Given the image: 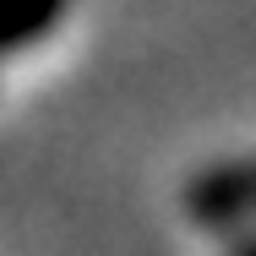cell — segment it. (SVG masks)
<instances>
[{"label": "cell", "mask_w": 256, "mask_h": 256, "mask_svg": "<svg viewBox=\"0 0 256 256\" xmlns=\"http://www.w3.org/2000/svg\"><path fill=\"white\" fill-rule=\"evenodd\" d=\"M71 0H0V54L11 50H28L60 22Z\"/></svg>", "instance_id": "obj_2"}, {"label": "cell", "mask_w": 256, "mask_h": 256, "mask_svg": "<svg viewBox=\"0 0 256 256\" xmlns=\"http://www.w3.org/2000/svg\"><path fill=\"white\" fill-rule=\"evenodd\" d=\"M180 212L207 234H234L256 224V153L212 158L186 174L180 186Z\"/></svg>", "instance_id": "obj_1"}, {"label": "cell", "mask_w": 256, "mask_h": 256, "mask_svg": "<svg viewBox=\"0 0 256 256\" xmlns=\"http://www.w3.org/2000/svg\"><path fill=\"white\" fill-rule=\"evenodd\" d=\"M218 256H256V224H251V229H234Z\"/></svg>", "instance_id": "obj_3"}]
</instances>
